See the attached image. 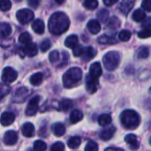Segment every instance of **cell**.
Listing matches in <instances>:
<instances>
[{
	"label": "cell",
	"mask_w": 151,
	"mask_h": 151,
	"mask_svg": "<svg viewBox=\"0 0 151 151\" xmlns=\"http://www.w3.org/2000/svg\"><path fill=\"white\" fill-rule=\"evenodd\" d=\"M70 26V19L68 16L62 12H57L53 13L49 19L48 27L49 31L55 35H60L66 32Z\"/></svg>",
	"instance_id": "cell-1"
},
{
	"label": "cell",
	"mask_w": 151,
	"mask_h": 151,
	"mask_svg": "<svg viewBox=\"0 0 151 151\" xmlns=\"http://www.w3.org/2000/svg\"><path fill=\"white\" fill-rule=\"evenodd\" d=\"M120 121L125 128L134 130L140 126L141 117L134 110H126L120 115Z\"/></svg>",
	"instance_id": "cell-2"
},
{
	"label": "cell",
	"mask_w": 151,
	"mask_h": 151,
	"mask_svg": "<svg viewBox=\"0 0 151 151\" xmlns=\"http://www.w3.org/2000/svg\"><path fill=\"white\" fill-rule=\"evenodd\" d=\"M82 71L79 67H72L65 72L63 76V84L66 88H71L78 85L81 81Z\"/></svg>",
	"instance_id": "cell-3"
},
{
	"label": "cell",
	"mask_w": 151,
	"mask_h": 151,
	"mask_svg": "<svg viewBox=\"0 0 151 151\" xmlns=\"http://www.w3.org/2000/svg\"><path fill=\"white\" fill-rule=\"evenodd\" d=\"M120 62V54L118 51L107 52L103 58V63L106 70L114 71L118 68Z\"/></svg>",
	"instance_id": "cell-4"
},
{
	"label": "cell",
	"mask_w": 151,
	"mask_h": 151,
	"mask_svg": "<svg viewBox=\"0 0 151 151\" xmlns=\"http://www.w3.org/2000/svg\"><path fill=\"white\" fill-rule=\"evenodd\" d=\"M16 18L20 24H27L34 19V12L29 9H21L17 12Z\"/></svg>",
	"instance_id": "cell-5"
},
{
	"label": "cell",
	"mask_w": 151,
	"mask_h": 151,
	"mask_svg": "<svg viewBox=\"0 0 151 151\" xmlns=\"http://www.w3.org/2000/svg\"><path fill=\"white\" fill-rule=\"evenodd\" d=\"M17 77H18V73H17V72L13 68H12V67H5L3 70L2 81L5 84L13 82L14 81H16Z\"/></svg>",
	"instance_id": "cell-6"
},
{
	"label": "cell",
	"mask_w": 151,
	"mask_h": 151,
	"mask_svg": "<svg viewBox=\"0 0 151 151\" xmlns=\"http://www.w3.org/2000/svg\"><path fill=\"white\" fill-rule=\"evenodd\" d=\"M28 95H29V90L26 87L19 88L14 92V95H13V97H12V101L14 103H17V104L23 103L27 99Z\"/></svg>",
	"instance_id": "cell-7"
},
{
	"label": "cell",
	"mask_w": 151,
	"mask_h": 151,
	"mask_svg": "<svg viewBox=\"0 0 151 151\" xmlns=\"http://www.w3.org/2000/svg\"><path fill=\"white\" fill-rule=\"evenodd\" d=\"M39 102H40V96H35L29 101L25 111L27 116H34L37 113L39 108Z\"/></svg>",
	"instance_id": "cell-8"
},
{
	"label": "cell",
	"mask_w": 151,
	"mask_h": 151,
	"mask_svg": "<svg viewBox=\"0 0 151 151\" xmlns=\"http://www.w3.org/2000/svg\"><path fill=\"white\" fill-rule=\"evenodd\" d=\"M18 141V134L15 131H7L4 135V143L8 146L14 145Z\"/></svg>",
	"instance_id": "cell-9"
},
{
	"label": "cell",
	"mask_w": 151,
	"mask_h": 151,
	"mask_svg": "<svg viewBox=\"0 0 151 151\" xmlns=\"http://www.w3.org/2000/svg\"><path fill=\"white\" fill-rule=\"evenodd\" d=\"M102 66L100 65L99 62H95L93 63L90 67H89V74L88 76H90L91 78H94V79H97L102 75Z\"/></svg>",
	"instance_id": "cell-10"
},
{
	"label": "cell",
	"mask_w": 151,
	"mask_h": 151,
	"mask_svg": "<svg viewBox=\"0 0 151 151\" xmlns=\"http://www.w3.org/2000/svg\"><path fill=\"white\" fill-rule=\"evenodd\" d=\"M98 80L97 79H94V78H91L90 76H87V79H86V88H87V91L90 94H94L96 90H97V88H98Z\"/></svg>",
	"instance_id": "cell-11"
},
{
	"label": "cell",
	"mask_w": 151,
	"mask_h": 151,
	"mask_svg": "<svg viewBox=\"0 0 151 151\" xmlns=\"http://www.w3.org/2000/svg\"><path fill=\"white\" fill-rule=\"evenodd\" d=\"M135 2H136V0H122L120 6H119L120 12L124 15H127L133 9Z\"/></svg>",
	"instance_id": "cell-12"
},
{
	"label": "cell",
	"mask_w": 151,
	"mask_h": 151,
	"mask_svg": "<svg viewBox=\"0 0 151 151\" xmlns=\"http://www.w3.org/2000/svg\"><path fill=\"white\" fill-rule=\"evenodd\" d=\"M15 120V116L13 113L9 112V111H5L1 115L0 118V123L4 126V127H7L12 125Z\"/></svg>",
	"instance_id": "cell-13"
},
{
	"label": "cell",
	"mask_w": 151,
	"mask_h": 151,
	"mask_svg": "<svg viewBox=\"0 0 151 151\" xmlns=\"http://www.w3.org/2000/svg\"><path fill=\"white\" fill-rule=\"evenodd\" d=\"M115 132H116L115 127L111 126V127H107V128L102 130V131L100 132V134H99V137H100L103 141H109V140H111V139L113 137Z\"/></svg>",
	"instance_id": "cell-14"
},
{
	"label": "cell",
	"mask_w": 151,
	"mask_h": 151,
	"mask_svg": "<svg viewBox=\"0 0 151 151\" xmlns=\"http://www.w3.org/2000/svg\"><path fill=\"white\" fill-rule=\"evenodd\" d=\"M125 141L129 145V147L132 150H137L140 147L139 142L137 141V137L134 134H127L125 137Z\"/></svg>",
	"instance_id": "cell-15"
},
{
	"label": "cell",
	"mask_w": 151,
	"mask_h": 151,
	"mask_svg": "<svg viewBox=\"0 0 151 151\" xmlns=\"http://www.w3.org/2000/svg\"><path fill=\"white\" fill-rule=\"evenodd\" d=\"M21 131H22V134L25 137L30 138V137L34 136V134H35V127H34V125L32 123L27 122V123H25L22 126Z\"/></svg>",
	"instance_id": "cell-16"
},
{
	"label": "cell",
	"mask_w": 151,
	"mask_h": 151,
	"mask_svg": "<svg viewBox=\"0 0 151 151\" xmlns=\"http://www.w3.org/2000/svg\"><path fill=\"white\" fill-rule=\"evenodd\" d=\"M87 27L88 29V31L93 34V35H96L100 32L101 30V25L99 23L98 20L96 19H91L88 21V25H87Z\"/></svg>",
	"instance_id": "cell-17"
},
{
	"label": "cell",
	"mask_w": 151,
	"mask_h": 151,
	"mask_svg": "<svg viewBox=\"0 0 151 151\" xmlns=\"http://www.w3.org/2000/svg\"><path fill=\"white\" fill-rule=\"evenodd\" d=\"M12 33L11 26L6 22H0V39L7 38Z\"/></svg>",
	"instance_id": "cell-18"
},
{
	"label": "cell",
	"mask_w": 151,
	"mask_h": 151,
	"mask_svg": "<svg viewBox=\"0 0 151 151\" xmlns=\"http://www.w3.org/2000/svg\"><path fill=\"white\" fill-rule=\"evenodd\" d=\"M32 28L33 30L38 34V35H42L44 33V28H45V26H44V23L42 19H36L33 21L32 23Z\"/></svg>",
	"instance_id": "cell-19"
},
{
	"label": "cell",
	"mask_w": 151,
	"mask_h": 151,
	"mask_svg": "<svg viewBox=\"0 0 151 151\" xmlns=\"http://www.w3.org/2000/svg\"><path fill=\"white\" fill-rule=\"evenodd\" d=\"M24 52L26 55H27L30 58L35 56L38 52V49H37L36 44L33 43V42H29V43L26 44L24 47Z\"/></svg>",
	"instance_id": "cell-20"
},
{
	"label": "cell",
	"mask_w": 151,
	"mask_h": 151,
	"mask_svg": "<svg viewBox=\"0 0 151 151\" xmlns=\"http://www.w3.org/2000/svg\"><path fill=\"white\" fill-rule=\"evenodd\" d=\"M83 119V113L80 110H73L70 114V121L72 124H76L82 120Z\"/></svg>",
	"instance_id": "cell-21"
},
{
	"label": "cell",
	"mask_w": 151,
	"mask_h": 151,
	"mask_svg": "<svg viewBox=\"0 0 151 151\" xmlns=\"http://www.w3.org/2000/svg\"><path fill=\"white\" fill-rule=\"evenodd\" d=\"M52 132L58 137L63 136L65 133V127L62 123H56L52 126Z\"/></svg>",
	"instance_id": "cell-22"
},
{
	"label": "cell",
	"mask_w": 151,
	"mask_h": 151,
	"mask_svg": "<svg viewBox=\"0 0 151 151\" xmlns=\"http://www.w3.org/2000/svg\"><path fill=\"white\" fill-rule=\"evenodd\" d=\"M78 42H79V38L77 35H69L65 41V45L67 47V48H74L76 45H78Z\"/></svg>",
	"instance_id": "cell-23"
},
{
	"label": "cell",
	"mask_w": 151,
	"mask_h": 151,
	"mask_svg": "<svg viewBox=\"0 0 151 151\" xmlns=\"http://www.w3.org/2000/svg\"><path fill=\"white\" fill-rule=\"evenodd\" d=\"M120 26V20L113 16L110 19H108V20L106 21V27L108 28H111V29H118V27H119Z\"/></svg>",
	"instance_id": "cell-24"
},
{
	"label": "cell",
	"mask_w": 151,
	"mask_h": 151,
	"mask_svg": "<svg viewBox=\"0 0 151 151\" xmlns=\"http://www.w3.org/2000/svg\"><path fill=\"white\" fill-rule=\"evenodd\" d=\"M98 42L101 44H114V43H116L117 41L113 35H104L98 38Z\"/></svg>",
	"instance_id": "cell-25"
},
{
	"label": "cell",
	"mask_w": 151,
	"mask_h": 151,
	"mask_svg": "<svg viewBox=\"0 0 151 151\" xmlns=\"http://www.w3.org/2000/svg\"><path fill=\"white\" fill-rule=\"evenodd\" d=\"M150 48L147 47V46H142L141 47L138 51H137V58L138 59H145V58H148L149 56H150Z\"/></svg>",
	"instance_id": "cell-26"
},
{
	"label": "cell",
	"mask_w": 151,
	"mask_h": 151,
	"mask_svg": "<svg viewBox=\"0 0 151 151\" xmlns=\"http://www.w3.org/2000/svg\"><path fill=\"white\" fill-rule=\"evenodd\" d=\"M43 80V74L42 73H36L30 77V83L33 86H39Z\"/></svg>",
	"instance_id": "cell-27"
},
{
	"label": "cell",
	"mask_w": 151,
	"mask_h": 151,
	"mask_svg": "<svg viewBox=\"0 0 151 151\" xmlns=\"http://www.w3.org/2000/svg\"><path fill=\"white\" fill-rule=\"evenodd\" d=\"M81 139L79 137V136H73V137H71L68 142H67V145L70 149H73V150H75L77 148H79V146L81 145Z\"/></svg>",
	"instance_id": "cell-28"
},
{
	"label": "cell",
	"mask_w": 151,
	"mask_h": 151,
	"mask_svg": "<svg viewBox=\"0 0 151 151\" xmlns=\"http://www.w3.org/2000/svg\"><path fill=\"white\" fill-rule=\"evenodd\" d=\"M96 55V50L93 48V47H88L86 50H84V53H83V59L85 61H88L92 58H94V57Z\"/></svg>",
	"instance_id": "cell-29"
},
{
	"label": "cell",
	"mask_w": 151,
	"mask_h": 151,
	"mask_svg": "<svg viewBox=\"0 0 151 151\" xmlns=\"http://www.w3.org/2000/svg\"><path fill=\"white\" fill-rule=\"evenodd\" d=\"M111 117L110 114H102L98 118V124L101 127H106L111 123Z\"/></svg>",
	"instance_id": "cell-30"
},
{
	"label": "cell",
	"mask_w": 151,
	"mask_h": 151,
	"mask_svg": "<svg viewBox=\"0 0 151 151\" xmlns=\"http://www.w3.org/2000/svg\"><path fill=\"white\" fill-rule=\"evenodd\" d=\"M132 18H133V19L134 21L141 22V21H142V20H144L146 19V14H145V12L142 10L138 9V10H136V11L134 12Z\"/></svg>",
	"instance_id": "cell-31"
},
{
	"label": "cell",
	"mask_w": 151,
	"mask_h": 151,
	"mask_svg": "<svg viewBox=\"0 0 151 151\" xmlns=\"http://www.w3.org/2000/svg\"><path fill=\"white\" fill-rule=\"evenodd\" d=\"M73 107V101L70 99H62L59 103V108L63 111H67Z\"/></svg>",
	"instance_id": "cell-32"
},
{
	"label": "cell",
	"mask_w": 151,
	"mask_h": 151,
	"mask_svg": "<svg viewBox=\"0 0 151 151\" xmlns=\"http://www.w3.org/2000/svg\"><path fill=\"white\" fill-rule=\"evenodd\" d=\"M83 6L88 10H95L98 6V1L97 0H84Z\"/></svg>",
	"instance_id": "cell-33"
},
{
	"label": "cell",
	"mask_w": 151,
	"mask_h": 151,
	"mask_svg": "<svg viewBox=\"0 0 151 151\" xmlns=\"http://www.w3.org/2000/svg\"><path fill=\"white\" fill-rule=\"evenodd\" d=\"M31 41H32V37L27 32H24V33L20 34V35L19 37V42L22 44H25V45L31 42Z\"/></svg>",
	"instance_id": "cell-34"
},
{
	"label": "cell",
	"mask_w": 151,
	"mask_h": 151,
	"mask_svg": "<svg viewBox=\"0 0 151 151\" xmlns=\"http://www.w3.org/2000/svg\"><path fill=\"white\" fill-rule=\"evenodd\" d=\"M97 18L101 22H106L109 19V12L105 9H102L97 13Z\"/></svg>",
	"instance_id": "cell-35"
},
{
	"label": "cell",
	"mask_w": 151,
	"mask_h": 151,
	"mask_svg": "<svg viewBox=\"0 0 151 151\" xmlns=\"http://www.w3.org/2000/svg\"><path fill=\"white\" fill-rule=\"evenodd\" d=\"M10 87L5 83H0V99L4 98L10 93Z\"/></svg>",
	"instance_id": "cell-36"
},
{
	"label": "cell",
	"mask_w": 151,
	"mask_h": 151,
	"mask_svg": "<svg viewBox=\"0 0 151 151\" xmlns=\"http://www.w3.org/2000/svg\"><path fill=\"white\" fill-rule=\"evenodd\" d=\"M131 35H132V34L129 30H122L119 35V38L122 42H127L130 40Z\"/></svg>",
	"instance_id": "cell-37"
},
{
	"label": "cell",
	"mask_w": 151,
	"mask_h": 151,
	"mask_svg": "<svg viewBox=\"0 0 151 151\" xmlns=\"http://www.w3.org/2000/svg\"><path fill=\"white\" fill-rule=\"evenodd\" d=\"M47 146H46V143L42 141H36L34 143V150L35 151H44L46 150Z\"/></svg>",
	"instance_id": "cell-38"
},
{
	"label": "cell",
	"mask_w": 151,
	"mask_h": 151,
	"mask_svg": "<svg viewBox=\"0 0 151 151\" xmlns=\"http://www.w3.org/2000/svg\"><path fill=\"white\" fill-rule=\"evenodd\" d=\"M138 36L142 39L150 38L151 37V28L150 27H145L140 32H138Z\"/></svg>",
	"instance_id": "cell-39"
},
{
	"label": "cell",
	"mask_w": 151,
	"mask_h": 151,
	"mask_svg": "<svg viewBox=\"0 0 151 151\" xmlns=\"http://www.w3.org/2000/svg\"><path fill=\"white\" fill-rule=\"evenodd\" d=\"M12 3L10 0H0V10L3 12H7L11 9Z\"/></svg>",
	"instance_id": "cell-40"
},
{
	"label": "cell",
	"mask_w": 151,
	"mask_h": 151,
	"mask_svg": "<svg viewBox=\"0 0 151 151\" xmlns=\"http://www.w3.org/2000/svg\"><path fill=\"white\" fill-rule=\"evenodd\" d=\"M85 151H98L97 143L93 141L88 142V143L85 146Z\"/></svg>",
	"instance_id": "cell-41"
},
{
	"label": "cell",
	"mask_w": 151,
	"mask_h": 151,
	"mask_svg": "<svg viewBox=\"0 0 151 151\" xmlns=\"http://www.w3.org/2000/svg\"><path fill=\"white\" fill-rule=\"evenodd\" d=\"M51 47V42L49 39H45L41 42L40 45V49L42 52H46L48 50H50V48Z\"/></svg>",
	"instance_id": "cell-42"
},
{
	"label": "cell",
	"mask_w": 151,
	"mask_h": 151,
	"mask_svg": "<svg viewBox=\"0 0 151 151\" xmlns=\"http://www.w3.org/2000/svg\"><path fill=\"white\" fill-rule=\"evenodd\" d=\"M84 48L81 46V45H76L74 48H73V55L75 56V57H81V56H82L83 55V53H84Z\"/></svg>",
	"instance_id": "cell-43"
},
{
	"label": "cell",
	"mask_w": 151,
	"mask_h": 151,
	"mask_svg": "<svg viewBox=\"0 0 151 151\" xmlns=\"http://www.w3.org/2000/svg\"><path fill=\"white\" fill-rule=\"evenodd\" d=\"M51 151H64L65 150V145L63 142H58L56 143H54L51 148H50Z\"/></svg>",
	"instance_id": "cell-44"
},
{
	"label": "cell",
	"mask_w": 151,
	"mask_h": 151,
	"mask_svg": "<svg viewBox=\"0 0 151 151\" xmlns=\"http://www.w3.org/2000/svg\"><path fill=\"white\" fill-rule=\"evenodd\" d=\"M49 59L51 63H56L59 59V53L58 50H53L50 53Z\"/></svg>",
	"instance_id": "cell-45"
},
{
	"label": "cell",
	"mask_w": 151,
	"mask_h": 151,
	"mask_svg": "<svg viewBox=\"0 0 151 151\" xmlns=\"http://www.w3.org/2000/svg\"><path fill=\"white\" fill-rule=\"evenodd\" d=\"M142 8L146 12H151V0H143L142 3Z\"/></svg>",
	"instance_id": "cell-46"
},
{
	"label": "cell",
	"mask_w": 151,
	"mask_h": 151,
	"mask_svg": "<svg viewBox=\"0 0 151 151\" xmlns=\"http://www.w3.org/2000/svg\"><path fill=\"white\" fill-rule=\"evenodd\" d=\"M41 0H28V5L32 8H37L40 4Z\"/></svg>",
	"instance_id": "cell-47"
},
{
	"label": "cell",
	"mask_w": 151,
	"mask_h": 151,
	"mask_svg": "<svg viewBox=\"0 0 151 151\" xmlns=\"http://www.w3.org/2000/svg\"><path fill=\"white\" fill-rule=\"evenodd\" d=\"M119 0H104V4L106 5V6H112L114 5Z\"/></svg>",
	"instance_id": "cell-48"
},
{
	"label": "cell",
	"mask_w": 151,
	"mask_h": 151,
	"mask_svg": "<svg viewBox=\"0 0 151 151\" xmlns=\"http://www.w3.org/2000/svg\"><path fill=\"white\" fill-rule=\"evenodd\" d=\"M104 151H124L122 149L119 148H114V147H111V148H107Z\"/></svg>",
	"instance_id": "cell-49"
},
{
	"label": "cell",
	"mask_w": 151,
	"mask_h": 151,
	"mask_svg": "<svg viewBox=\"0 0 151 151\" xmlns=\"http://www.w3.org/2000/svg\"><path fill=\"white\" fill-rule=\"evenodd\" d=\"M55 2H56L58 4H62L65 2V0H55Z\"/></svg>",
	"instance_id": "cell-50"
},
{
	"label": "cell",
	"mask_w": 151,
	"mask_h": 151,
	"mask_svg": "<svg viewBox=\"0 0 151 151\" xmlns=\"http://www.w3.org/2000/svg\"><path fill=\"white\" fill-rule=\"evenodd\" d=\"M149 142H150V144L151 145V136L150 137V140H149Z\"/></svg>",
	"instance_id": "cell-51"
},
{
	"label": "cell",
	"mask_w": 151,
	"mask_h": 151,
	"mask_svg": "<svg viewBox=\"0 0 151 151\" xmlns=\"http://www.w3.org/2000/svg\"><path fill=\"white\" fill-rule=\"evenodd\" d=\"M150 94H151V87H150Z\"/></svg>",
	"instance_id": "cell-52"
},
{
	"label": "cell",
	"mask_w": 151,
	"mask_h": 151,
	"mask_svg": "<svg viewBox=\"0 0 151 151\" xmlns=\"http://www.w3.org/2000/svg\"><path fill=\"white\" fill-rule=\"evenodd\" d=\"M16 2H19V1H21V0H15Z\"/></svg>",
	"instance_id": "cell-53"
},
{
	"label": "cell",
	"mask_w": 151,
	"mask_h": 151,
	"mask_svg": "<svg viewBox=\"0 0 151 151\" xmlns=\"http://www.w3.org/2000/svg\"><path fill=\"white\" fill-rule=\"evenodd\" d=\"M27 151H34V150H28Z\"/></svg>",
	"instance_id": "cell-54"
}]
</instances>
